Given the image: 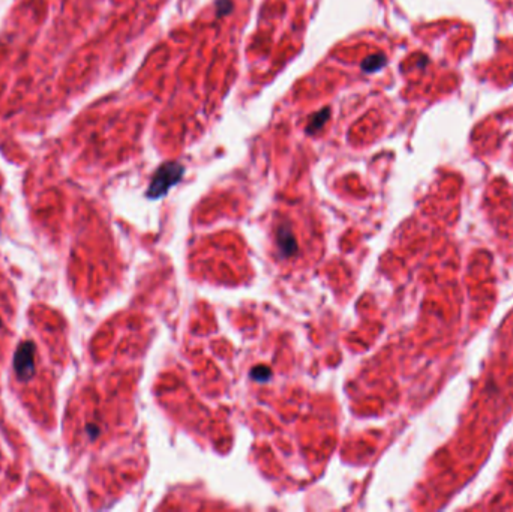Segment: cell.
Here are the masks:
<instances>
[{"instance_id":"3","label":"cell","mask_w":513,"mask_h":512,"mask_svg":"<svg viewBox=\"0 0 513 512\" xmlns=\"http://www.w3.org/2000/svg\"><path fill=\"white\" fill-rule=\"evenodd\" d=\"M386 65V56L383 53H377V54H371L369 57H366L362 63V69L368 74L375 72L378 69H381Z\"/></svg>"},{"instance_id":"1","label":"cell","mask_w":513,"mask_h":512,"mask_svg":"<svg viewBox=\"0 0 513 512\" xmlns=\"http://www.w3.org/2000/svg\"><path fill=\"white\" fill-rule=\"evenodd\" d=\"M185 173V167L179 163H165L162 164L152 177V182L147 189V197L152 200L164 197L170 188L177 185Z\"/></svg>"},{"instance_id":"2","label":"cell","mask_w":513,"mask_h":512,"mask_svg":"<svg viewBox=\"0 0 513 512\" xmlns=\"http://www.w3.org/2000/svg\"><path fill=\"white\" fill-rule=\"evenodd\" d=\"M329 116H330V108H323L321 111L315 113V114L309 119V122H308L306 133H308V134H314V133L320 131V130L323 128V125L327 122Z\"/></svg>"},{"instance_id":"5","label":"cell","mask_w":513,"mask_h":512,"mask_svg":"<svg viewBox=\"0 0 513 512\" xmlns=\"http://www.w3.org/2000/svg\"><path fill=\"white\" fill-rule=\"evenodd\" d=\"M216 14L218 15H227L231 9H233V5L230 0H218L216 2Z\"/></svg>"},{"instance_id":"4","label":"cell","mask_w":513,"mask_h":512,"mask_svg":"<svg viewBox=\"0 0 513 512\" xmlns=\"http://www.w3.org/2000/svg\"><path fill=\"white\" fill-rule=\"evenodd\" d=\"M278 240H279V248L282 249L284 254L291 255V254L296 252L297 246H296V242H294V237H293L291 233H285V230L281 228L279 233H278Z\"/></svg>"}]
</instances>
